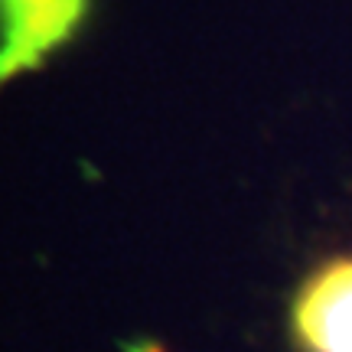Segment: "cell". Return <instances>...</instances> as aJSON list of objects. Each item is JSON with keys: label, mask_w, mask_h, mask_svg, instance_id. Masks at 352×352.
Returning <instances> with one entry per match:
<instances>
[{"label": "cell", "mask_w": 352, "mask_h": 352, "mask_svg": "<svg viewBox=\"0 0 352 352\" xmlns=\"http://www.w3.org/2000/svg\"><path fill=\"white\" fill-rule=\"evenodd\" d=\"M290 327L300 352H352V254L320 264L303 280Z\"/></svg>", "instance_id": "obj_1"}, {"label": "cell", "mask_w": 352, "mask_h": 352, "mask_svg": "<svg viewBox=\"0 0 352 352\" xmlns=\"http://www.w3.org/2000/svg\"><path fill=\"white\" fill-rule=\"evenodd\" d=\"M88 16V0H3L0 76L36 69L52 50L72 39Z\"/></svg>", "instance_id": "obj_2"}, {"label": "cell", "mask_w": 352, "mask_h": 352, "mask_svg": "<svg viewBox=\"0 0 352 352\" xmlns=\"http://www.w3.org/2000/svg\"><path fill=\"white\" fill-rule=\"evenodd\" d=\"M124 352H166V349L157 340H134L124 342Z\"/></svg>", "instance_id": "obj_3"}]
</instances>
